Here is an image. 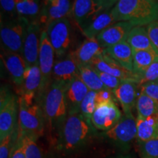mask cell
<instances>
[{"label":"cell","mask_w":158,"mask_h":158,"mask_svg":"<svg viewBox=\"0 0 158 158\" xmlns=\"http://www.w3.org/2000/svg\"><path fill=\"white\" fill-rule=\"evenodd\" d=\"M140 87V92L145 94L152 98L158 105V83L156 81L149 82L147 84L138 86Z\"/></svg>","instance_id":"cell-36"},{"label":"cell","mask_w":158,"mask_h":158,"mask_svg":"<svg viewBox=\"0 0 158 158\" xmlns=\"http://www.w3.org/2000/svg\"><path fill=\"white\" fill-rule=\"evenodd\" d=\"M122 114L114 100L99 105L92 116V124L99 130L108 131L121 119Z\"/></svg>","instance_id":"cell-10"},{"label":"cell","mask_w":158,"mask_h":158,"mask_svg":"<svg viewBox=\"0 0 158 158\" xmlns=\"http://www.w3.org/2000/svg\"><path fill=\"white\" fill-rule=\"evenodd\" d=\"M18 133H19V130L17 127L14 133L0 140V158L10 157L12 151L16 142Z\"/></svg>","instance_id":"cell-33"},{"label":"cell","mask_w":158,"mask_h":158,"mask_svg":"<svg viewBox=\"0 0 158 158\" xmlns=\"http://www.w3.org/2000/svg\"><path fill=\"white\" fill-rule=\"evenodd\" d=\"M29 23L23 17L2 23L0 37L3 49L22 55L27 29Z\"/></svg>","instance_id":"cell-5"},{"label":"cell","mask_w":158,"mask_h":158,"mask_svg":"<svg viewBox=\"0 0 158 158\" xmlns=\"http://www.w3.org/2000/svg\"><path fill=\"white\" fill-rule=\"evenodd\" d=\"M138 85L133 81H123L113 91L114 95L121 105L124 114H131L137 101Z\"/></svg>","instance_id":"cell-21"},{"label":"cell","mask_w":158,"mask_h":158,"mask_svg":"<svg viewBox=\"0 0 158 158\" xmlns=\"http://www.w3.org/2000/svg\"><path fill=\"white\" fill-rule=\"evenodd\" d=\"M19 99L9 89L2 87L0 100V140L11 135L18 127Z\"/></svg>","instance_id":"cell-6"},{"label":"cell","mask_w":158,"mask_h":158,"mask_svg":"<svg viewBox=\"0 0 158 158\" xmlns=\"http://www.w3.org/2000/svg\"><path fill=\"white\" fill-rule=\"evenodd\" d=\"M110 141L121 146H127L137 137L136 118L133 114H124L117 124L105 133Z\"/></svg>","instance_id":"cell-9"},{"label":"cell","mask_w":158,"mask_h":158,"mask_svg":"<svg viewBox=\"0 0 158 158\" xmlns=\"http://www.w3.org/2000/svg\"><path fill=\"white\" fill-rule=\"evenodd\" d=\"M155 1H157V2H158V0H155Z\"/></svg>","instance_id":"cell-44"},{"label":"cell","mask_w":158,"mask_h":158,"mask_svg":"<svg viewBox=\"0 0 158 158\" xmlns=\"http://www.w3.org/2000/svg\"><path fill=\"white\" fill-rule=\"evenodd\" d=\"M102 11L104 10L97 0H74L71 15L82 29Z\"/></svg>","instance_id":"cell-15"},{"label":"cell","mask_w":158,"mask_h":158,"mask_svg":"<svg viewBox=\"0 0 158 158\" xmlns=\"http://www.w3.org/2000/svg\"><path fill=\"white\" fill-rule=\"evenodd\" d=\"M41 23L39 20L29 21L27 29L22 56L29 67L38 64L39 49L41 36Z\"/></svg>","instance_id":"cell-12"},{"label":"cell","mask_w":158,"mask_h":158,"mask_svg":"<svg viewBox=\"0 0 158 158\" xmlns=\"http://www.w3.org/2000/svg\"><path fill=\"white\" fill-rule=\"evenodd\" d=\"M127 42L134 51L155 50L157 51L148 35L144 26H135L128 35Z\"/></svg>","instance_id":"cell-24"},{"label":"cell","mask_w":158,"mask_h":158,"mask_svg":"<svg viewBox=\"0 0 158 158\" xmlns=\"http://www.w3.org/2000/svg\"><path fill=\"white\" fill-rule=\"evenodd\" d=\"M156 82H157V83H158V80H157V81H156Z\"/></svg>","instance_id":"cell-45"},{"label":"cell","mask_w":158,"mask_h":158,"mask_svg":"<svg viewBox=\"0 0 158 158\" xmlns=\"http://www.w3.org/2000/svg\"><path fill=\"white\" fill-rule=\"evenodd\" d=\"M0 3H1L2 9L7 14L13 15L16 13V5H15V0H0Z\"/></svg>","instance_id":"cell-40"},{"label":"cell","mask_w":158,"mask_h":158,"mask_svg":"<svg viewBox=\"0 0 158 158\" xmlns=\"http://www.w3.org/2000/svg\"><path fill=\"white\" fill-rule=\"evenodd\" d=\"M41 12L39 21L46 26L51 21L71 15L73 3L72 0H54L48 2Z\"/></svg>","instance_id":"cell-18"},{"label":"cell","mask_w":158,"mask_h":158,"mask_svg":"<svg viewBox=\"0 0 158 158\" xmlns=\"http://www.w3.org/2000/svg\"><path fill=\"white\" fill-rule=\"evenodd\" d=\"M89 130L90 125L81 114H68L57 145L65 151L78 149L85 143Z\"/></svg>","instance_id":"cell-3"},{"label":"cell","mask_w":158,"mask_h":158,"mask_svg":"<svg viewBox=\"0 0 158 158\" xmlns=\"http://www.w3.org/2000/svg\"><path fill=\"white\" fill-rule=\"evenodd\" d=\"M19 134L23 139L26 158H44L42 150L37 142L38 138L29 134L20 133L19 132Z\"/></svg>","instance_id":"cell-30"},{"label":"cell","mask_w":158,"mask_h":158,"mask_svg":"<svg viewBox=\"0 0 158 158\" xmlns=\"http://www.w3.org/2000/svg\"><path fill=\"white\" fill-rule=\"evenodd\" d=\"M115 23L111 10H104L83 27L82 33L87 39H96L102 31Z\"/></svg>","instance_id":"cell-22"},{"label":"cell","mask_w":158,"mask_h":158,"mask_svg":"<svg viewBox=\"0 0 158 158\" xmlns=\"http://www.w3.org/2000/svg\"><path fill=\"white\" fill-rule=\"evenodd\" d=\"M78 76H79L78 64L70 53H69L55 62L51 81L64 83L68 86Z\"/></svg>","instance_id":"cell-16"},{"label":"cell","mask_w":158,"mask_h":158,"mask_svg":"<svg viewBox=\"0 0 158 158\" xmlns=\"http://www.w3.org/2000/svg\"><path fill=\"white\" fill-rule=\"evenodd\" d=\"M137 138L138 143H143L158 137V122L157 115L148 118H136Z\"/></svg>","instance_id":"cell-25"},{"label":"cell","mask_w":158,"mask_h":158,"mask_svg":"<svg viewBox=\"0 0 158 158\" xmlns=\"http://www.w3.org/2000/svg\"><path fill=\"white\" fill-rule=\"evenodd\" d=\"M157 122H158V114L157 115Z\"/></svg>","instance_id":"cell-43"},{"label":"cell","mask_w":158,"mask_h":158,"mask_svg":"<svg viewBox=\"0 0 158 158\" xmlns=\"http://www.w3.org/2000/svg\"><path fill=\"white\" fill-rule=\"evenodd\" d=\"M45 29L57 59L68 54L71 44V26L68 18L51 21Z\"/></svg>","instance_id":"cell-7"},{"label":"cell","mask_w":158,"mask_h":158,"mask_svg":"<svg viewBox=\"0 0 158 158\" xmlns=\"http://www.w3.org/2000/svg\"><path fill=\"white\" fill-rule=\"evenodd\" d=\"M1 59L13 83L21 89L24 81L26 71L28 68L23 56L18 53L3 49L1 51Z\"/></svg>","instance_id":"cell-13"},{"label":"cell","mask_w":158,"mask_h":158,"mask_svg":"<svg viewBox=\"0 0 158 158\" xmlns=\"http://www.w3.org/2000/svg\"><path fill=\"white\" fill-rule=\"evenodd\" d=\"M89 91L79 76L68 85L65 91L68 114L80 113L81 102Z\"/></svg>","instance_id":"cell-19"},{"label":"cell","mask_w":158,"mask_h":158,"mask_svg":"<svg viewBox=\"0 0 158 158\" xmlns=\"http://www.w3.org/2000/svg\"><path fill=\"white\" fill-rule=\"evenodd\" d=\"M104 53L126 70L133 72V50L127 41L105 48Z\"/></svg>","instance_id":"cell-23"},{"label":"cell","mask_w":158,"mask_h":158,"mask_svg":"<svg viewBox=\"0 0 158 158\" xmlns=\"http://www.w3.org/2000/svg\"><path fill=\"white\" fill-rule=\"evenodd\" d=\"M104 48L100 46L97 39L85 40L73 52H70L78 65L91 64L97 57L100 56Z\"/></svg>","instance_id":"cell-20"},{"label":"cell","mask_w":158,"mask_h":158,"mask_svg":"<svg viewBox=\"0 0 158 158\" xmlns=\"http://www.w3.org/2000/svg\"><path fill=\"white\" fill-rule=\"evenodd\" d=\"M141 158H158V137L139 143Z\"/></svg>","instance_id":"cell-32"},{"label":"cell","mask_w":158,"mask_h":158,"mask_svg":"<svg viewBox=\"0 0 158 158\" xmlns=\"http://www.w3.org/2000/svg\"><path fill=\"white\" fill-rule=\"evenodd\" d=\"M111 12L116 22L127 21L134 26H147L158 21V2L118 0Z\"/></svg>","instance_id":"cell-2"},{"label":"cell","mask_w":158,"mask_h":158,"mask_svg":"<svg viewBox=\"0 0 158 158\" xmlns=\"http://www.w3.org/2000/svg\"><path fill=\"white\" fill-rule=\"evenodd\" d=\"M91 66L100 72L110 74L123 81H133L138 85L141 76L135 73L126 70L122 65L103 53L91 63Z\"/></svg>","instance_id":"cell-11"},{"label":"cell","mask_w":158,"mask_h":158,"mask_svg":"<svg viewBox=\"0 0 158 158\" xmlns=\"http://www.w3.org/2000/svg\"><path fill=\"white\" fill-rule=\"evenodd\" d=\"M124 158H129V157H124Z\"/></svg>","instance_id":"cell-46"},{"label":"cell","mask_w":158,"mask_h":158,"mask_svg":"<svg viewBox=\"0 0 158 158\" xmlns=\"http://www.w3.org/2000/svg\"><path fill=\"white\" fill-rule=\"evenodd\" d=\"M45 1H46V2H52V1H54V0H45Z\"/></svg>","instance_id":"cell-42"},{"label":"cell","mask_w":158,"mask_h":158,"mask_svg":"<svg viewBox=\"0 0 158 158\" xmlns=\"http://www.w3.org/2000/svg\"><path fill=\"white\" fill-rule=\"evenodd\" d=\"M95 70L98 73L100 80L103 83L105 87L108 89L114 91L116 88H118L120 86V84L123 82V81L120 80L118 78H116V77L111 76V75L106 73L100 72V71H98L97 70Z\"/></svg>","instance_id":"cell-35"},{"label":"cell","mask_w":158,"mask_h":158,"mask_svg":"<svg viewBox=\"0 0 158 158\" xmlns=\"http://www.w3.org/2000/svg\"><path fill=\"white\" fill-rule=\"evenodd\" d=\"M42 84V74L39 64L27 68L23 86L20 89L21 98L28 103H34V100L38 94Z\"/></svg>","instance_id":"cell-17"},{"label":"cell","mask_w":158,"mask_h":158,"mask_svg":"<svg viewBox=\"0 0 158 158\" xmlns=\"http://www.w3.org/2000/svg\"><path fill=\"white\" fill-rule=\"evenodd\" d=\"M158 59V51L155 50H133V73L141 76Z\"/></svg>","instance_id":"cell-26"},{"label":"cell","mask_w":158,"mask_h":158,"mask_svg":"<svg viewBox=\"0 0 158 158\" xmlns=\"http://www.w3.org/2000/svg\"><path fill=\"white\" fill-rule=\"evenodd\" d=\"M67 87L68 85L64 83L52 81L37 99L44 113L49 141L52 144L58 143L63 125L68 116L65 98Z\"/></svg>","instance_id":"cell-1"},{"label":"cell","mask_w":158,"mask_h":158,"mask_svg":"<svg viewBox=\"0 0 158 158\" xmlns=\"http://www.w3.org/2000/svg\"><path fill=\"white\" fill-rule=\"evenodd\" d=\"M146 28L152 43L158 51V21L149 23Z\"/></svg>","instance_id":"cell-38"},{"label":"cell","mask_w":158,"mask_h":158,"mask_svg":"<svg viewBox=\"0 0 158 158\" xmlns=\"http://www.w3.org/2000/svg\"><path fill=\"white\" fill-rule=\"evenodd\" d=\"M96 95L97 92L89 91L82 101L80 107V113L90 126L92 124V116L97 108Z\"/></svg>","instance_id":"cell-31"},{"label":"cell","mask_w":158,"mask_h":158,"mask_svg":"<svg viewBox=\"0 0 158 158\" xmlns=\"http://www.w3.org/2000/svg\"><path fill=\"white\" fill-rule=\"evenodd\" d=\"M78 66L79 77L90 91L98 92L106 89L93 67L91 66L90 64L78 65Z\"/></svg>","instance_id":"cell-27"},{"label":"cell","mask_w":158,"mask_h":158,"mask_svg":"<svg viewBox=\"0 0 158 158\" xmlns=\"http://www.w3.org/2000/svg\"><path fill=\"white\" fill-rule=\"evenodd\" d=\"M113 91L104 89L100 91L97 92L96 95V103L97 106L99 105L106 103V102H110L111 100H114L113 98Z\"/></svg>","instance_id":"cell-39"},{"label":"cell","mask_w":158,"mask_h":158,"mask_svg":"<svg viewBox=\"0 0 158 158\" xmlns=\"http://www.w3.org/2000/svg\"><path fill=\"white\" fill-rule=\"evenodd\" d=\"M10 158H26L24 145L21 136L18 133V138L15 144L12 151Z\"/></svg>","instance_id":"cell-37"},{"label":"cell","mask_w":158,"mask_h":158,"mask_svg":"<svg viewBox=\"0 0 158 158\" xmlns=\"http://www.w3.org/2000/svg\"><path fill=\"white\" fill-rule=\"evenodd\" d=\"M104 10H110L114 5L118 2V0H97Z\"/></svg>","instance_id":"cell-41"},{"label":"cell","mask_w":158,"mask_h":158,"mask_svg":"<svg viewBox=\"0 0 158 158\" xmlns=\"http://www.w3.org/2000/svg\"><path fill=\"white\" fill-rule=\"evenodd\" d=\"M55 52L52 45L49 41L46 29L41 31L40 43L38 64L42 74V84L36 100L50 86L51 82L53 68L54 66Z\"/></svg>","instance_id":"cell-8"},{"label":"cell","mask_w":158,"mask_h":158,"mask_svg":"<svg viewBox=\"0 0 158 158\" xmlns=\"http://www.w3.org/2000/svg\"><path fill=\"white\" fill-rule=\"evenodd\" d=\"M158 80V59L154 62L141 76L138 86Z\"/></svg>","instance_id":"cell-34"},{"label":"cell","mask_w":158,"mask_h":158,"mask_svg":"<svg viewBox=\"0 0 158 158\" xmlns=\"http://www.w3.org/2000/svg\"><path fill=\"white\" fill-rule=\"evenodd\" d=\"M133 23L119 21L110 26L97 37V40L102 48H107L118 43L127 41L130 31L133 28Z\"/></svg>","instance_id":"cell-14"},{"label":"cell","mask_w":158,"mask_h":158,"mask_svg":"<svg viewBox=\"0 0 158 158\" xmlns=\"http://www.w3.org/2000/svg\"><path fill=\"white\" fill-rule=\"evenodd\" d=\"M136 110L138 116L148 118L158 114V105L149 96L140 92L136 101Z\"/></svg>","instance_id":"cell-28"},{"label":"cell","mask_w":158,"mask_h":158,"mask_svg":"<svg viewBox=\"0 0 158 158\" xmlns=\"http://www.w3.org/2000/svg\"><path fill=\"white\" fill-rule=\"evenodd\" d=\"M16 13L19 17L28 19L29 21L35 20L40 13L38 0H15Z\"/></svg>","instance_id":"cell-29"},{"label":"cell","mask_w":158,"mask_h":158,"mask_svg":"<svg viewBox=\"0 0 158 158\" xmlns=\"http://www.w3.org/2000/svg\"><path fill=\"white\" fill-rule=\"evenodd\" d=\"M45 118L40 105L28 103L21 97L19 98L18 129L20 133L29 134L39 138L43 135Z\"/></svg>","instance_id":"cell-4"}]
</instances>
